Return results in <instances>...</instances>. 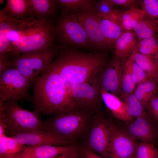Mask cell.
<instances>
[{
    "label": "cell",
    "mask_w": 158,
    "mask_h": 158,
    "mask_svg": "<svg viewBox=\"0 0 158 158\" xmlns=\"http://www.w3.org/2000/svg\"><path fill=\"white\" fill-rule=\"evenodd\" d=\"M107 62L105 53L59 49L52 66L60 75L68 89L73 85L92 80Z\"/></svg>",
    "instance_id": "cell-1"
},
{
    "label": "cell",
    "mask_w": 158,
    "mask_h": 158,
    "mask_svg": "<svg viewBox=\"0 0 158 158\" xmlns=\"http://www.w3.org/2000/svg\"><path fill=\"white\" fill-rule=\"evenodd\" d=\"M32 101L34 110L49 114L76 109L62 78L52 66L34 83Z\"/></svg>",
    "instance_id": "cell-2"
},
{
    "label": "cell",
    "mask_w": 158,
    "mask_h": 158,
    "mask_svg": "<svg viewBox=\"0 0 158 158\" xmlns=\"http://www.w3.org/2000/svg\"><path fill=\"white\" fill-rule=\"evenodd\" d=\"M8 36L10 56L49 47L55 41L52 23L32 16L13 19L12 28Z\"/></svg>",
    "instance_id": "cell-3"
},
{
    "label": "cell",
    "mask_w": 158,
    "mask_h": 158,
    "mask_svg": "<svg viewBox=\"0 0 158 158\" xmlns=\"http://www.w3.org/2000/svg\"><path fill=\"white\" fill-rule=\"evenodd\" d=\"M92 115L78 109L57 113L44 121L43 130L76 143L85 138Z\"/></svg>",
    "instance_id": "cell-4"
},
{
    "label": "cell",
    "mask_w": 158,
    "mask_h": 158,
    "mask_svg": "<svg viewBox=\"0 0 158 158\" xmlns=\"http://www.w3.org/2000/svg\"><path fill=\"white\" fill-rule=\"evenodd\" d=\"M53 25L59 49L93 50L90 40L75 14L62 13Z\"/></svg>",
    "instance_id": "cell-5"
},
{
    "label": "cell",
    "mask_w": 158,
    "mask_h": 158,
    "mask_svg": "<svg viewBox=\"0 0 158 158\" xmlns=\"http://www.w3.org/2000/svg\"><path fill=\"white\" fill-rule=\"evenodd\" d=\"M58 50L54 44L40 50L10 56V66L18 70L31 85L34 84L41 74L51 67Z\"/></svg>",
    "instance_id": "cell-6"
},
{
    "label": "cell",
    "mask_w": 158,
    "mask_h": 158,
    "mask_svg": "<svg viewBox=\"0 0 158 158\" xmlns=\"http://www.w3.org/2000/svg\"><path fill=\"white\" fill-rule=\"evenodd\" d=\"M1 102L6 117L3 122L0 123V127L4 128L5 132L13 136L31 131L43 130L44 121L40 113L22 108L17 101Z\"/></svg>",
    "instance_id": "cell-7"
},
{
    "label": "cell",
    "mask_w": 158,
    "mask_h": 158,
    "mask_svg": "<svg viewBox=\"0 0 158 158\" xmlns=\"http://www.w3.org/2000/svg\"><path fill=\"white\" fill-rule=\"evenodd\" d=\"M31 85L18 70L9 66L0 74V100L32 102V96L28 92Z\"/></svg>",
    "instance_id": "cell-8"
},
{
    "label": "cell",
    "mask_w": 158,
    "mask_h": 158,
    "mask_svg": "<svg viewBox=\"0 0 158 158\" xmlns=\"http://www.w3.org/2000/svg\"><path fill=\"white\" fill-rule=\"evenodd\" d=\"M111 124L99 108L92 116L89 130L83 145L104 158H109Z\"/></svg>",
    "instance_id": "cell-9"
},
{
    "label": "cell",
    "mask_w": 158,
    "mask_h": 158,
    "mask_svg": "<svg viewBox=\"0 0 158 158\" xmlns=\"http://www.w3.org/2000/svg\"><path fill=\"white\" fill-rule=\"evenodd\" d=\"M68 90L76 109L92 115L97 110L100 96L99 86L94 78L87 82L73 85Z\"/></svg>",
    "instance_id": "cell-10"
},
{
    "label": "cell",
    "mask_w": 158,
    "mask_h": 158,
    "mask_svg": "<svg viewBox=\"0 0 158 158\" xmlns=\"http://www.w3.org/2000/svg\"><path fill=\"white\" fill-rule=\"evenodd\" d=\"M125 61L114 56L107 62L102 71L95 77L100 89L118 97Z\"/></svg>",
    "instance_id": "cell-11"
},
{
    "label": "cell",
    "mask_w": 158,
    "mask_h": 158,
    "mask_svg": "<svg viewBox=\"0 0 158 158\" xmlns=\"http://www.w3.org/2000/svg\"><path fill=\"white\" fill-rule=\"evenodd\" d=\"M75 14L90 40L95 52L105 53L107 51L106 40L101 30L99 19L96 13L79 11Z\"/></svg>",
    "instance_id": "cell-12"
},
{
    "label": "cell",
    "mask_w": 158,
    "mask_h": 158,
    "mask_svg": "<svg viewBox=\"0 0 158 158\" xmlns=\"http://www.w3.org/2000/svg\"><path fill=\"white\" fill-rule=\"evenodd\" d=\"M109 158H128L135 156L138 143L128 133L111 124Z\"/></svg>",
    "instance_id": "cell-13"
},
{
    "label": "cell",
    "mask_w": 158,
    "mask_h": 158,
    "mask_svg": "<svg viewBox=\"0 0 158 158\" xmlns=\"http://www.w3.org/2000/svg\"><path fill=\"white\" fill-rule=\"evenodd\" d=\"M80 147L77 144L66 145H47L27 147L21 153L7 158H52L61 155L78 153Z\"/></svg>",
    "instance_id": "cell-14"
},
{
    "label": "cell",
    "mask_w": 158,
    "mask_h": 158,
    "mask_svg": "<svg viewBox=\"0 0 158 158\" xmlns=\"http://www.w3.org/2000/svg\"><path fill=\"white\" fill-rule=\"evenodd\" d=\"M17 142L29 146L44 145H66L76 143L56 137L44 130L30 132L11 136Z\"/></svg>",
    "instance_id": "cell-15"
},
{
    "label": "cell",
    "mask_w": 158,
    "mask_h": 158,
    "mask_svg": "<svg viewBox=\"0 0 158 158\" xmlns=\"http://www.w3.org/2000/svg\"><path fill=\"white\" fill-rule=\"evenodd\" d=\"M100 99L116 118L126 122L133 118L128 114L126 104L118 96L99 87Z\"/></svg>",
    "instance_id": "cell-16"
},
{
    "label": "cell",
    "mask_w": 158,
    "mask_h": 158,
    "mask_svg": "<svg viewBox=\"0 0 158 158\" xmlns=\"http://www.w3.org/2000/svg\"><path fill=\"white\" fill-rule=\"evenodd\" d=\"M127 132L135 140L143 142L152 143L154 140L153 129L146 116L136 118L129 125Z\"/></svg>",
    "instance_id": "cell-17"
},
{
    "label": "cell",
    "mask_w": 158,
    "mask_h": 158,
    "mask_svg": "<svg viewBox=\"0 0 158 158\" xmlns=\"http://www.w3.org/2000/svg\"><path fill=\"white\" fill-rule=\"evenodd\" d=\"M32 16L37 19L52 23L57 11V0H29Z\"/></svg>",
    "instance_id": "cell-18"
},
{
    "label": "cell",
    "mask_w": 158,
    "mask_h": 158,
    "mask_svg": "<svg viewBox=\"0 0 158 158\" xmlns=\"http://www.w3.org/2000/svg\"><path fill=\"white\" fill-rule=\"evenodd\" d=\"M136 37L133 32L123 31L115 42L114 56L126 61L136 45Z\"/></svg>",
    "instance_id": "cell-19"
},
{
    "label": "cell",
    "mask_w": 158,
    "mask_h": 158,
    "mask_svg": "<svg viewBox=\"0 0 158 158\" xmlns=\"http://www.w3.org/2000/svg\"><path fill=\"white\" fill-rule=\"evenodd\" d=\"M1 10L9 17L17 20L33 16L29 0H7Z\"/></svg>",
    "instance_id": "cell-20"
},
{
    "label": "cell",
    "mask_w": 158,
    "mask_h": 158,
    "mask_svg": "<svg viewBox=\"0 0 158 158\" xmlns=\"http://www.w3.org/2000/svg\"><path fill=\"white\" fill-rule=\"evenodd\" d=\"M99 24L105 38L107 50L114 48L117 39L123 31L120 25L109 19H99Z\"/></svg>",
    "instance_id": "cell-21"
},
{
    "label": "cell",
    "mask_w": 158,
    "mask_h": 158,
    "mask_svg": "<svg viewBox=\"0 0 158 158\" xmlns=\"http://www.w3.org/2000/svg\"><path fill=\"white\" fill-rule=\"evenodd\" d=\"M158 86L154 79H148L138 84L134 94L144 109H147L151 98L157 93Z\"/></svg>",
    "instance_id": "cell-22"
},
{
    "label": "cell",
    "mask_w": 158,
    "mask_h": 158,
    "mask_svg": "<svg viewBox=\"0 0 158 158\" xmlns=\"http://www.w3.org/2000/svg\"><path fill=\"white\" fill-rule=\"evenodd\" d=\"M13 19L0 11V57L10 55L8 34L11 29Z\"/></svg>",
    "instance_id": "cell-23"
},
{
    "label": "cell",
    "mask_w": 158,
    "mask_h": 158,
    "mask_svg": "<svg viewBox=\"0 0 158 158\" xmlns=\"http://www.w3.org/2000/svg\"><path fill=\"white\" fill-rule=\"evenodd\" d=\"M26 147L12 137L5 134L0 137V158L13 157L23 152Z\"/></svg>",
    "instance_id": "cell-24"
},
{
    "label": "cell",
    "mask_w": 158,
    "mask_h": 158,
    "mask_svg": "<svg viewBox=\"0 0 158 158\" xmlns=\"http://www.w3.org/2000/svg\"><path fill=\"white\" fill-rule=\"evenodd\" d=\"M145 16V12L141 9H129L121 13L119 25L123 31H131Z\"/></svg>",
    "instance_id": "cell-25"
},
{
    "label": "cell",
    "mask_w": 158,
    "mask_h": 158,
    "mask_svg": "<svg viewBox=\"0 0 158 158\" xmlns=\"http://www.w3.org/2000/svg\"><path fill=\"white\" fill-rule=\"evenodd\" d=\"M58 5L63 9L62 13L80 10L97 13V2L90 0H58Z\"/></svg>",
    "instance_id": "cell-26"
},
{
    "label": "cell",
    "mask_w": 158,
    "mask_h": 158,
    "mask_svg": "<svg viewBox=\"0 0 158 158\" xmlns=\"http://www.w3.org/2000/svg\"><path fill=\"white\" fill-rule=\"evenodd\" d=\"M138 40L158 37V28L146 15L132 30Z\"/></svg>",
    "instance_id": "cell-27"
},
{
    "label": "cell",
    "mask_w": 158,
    "mask_h": 158,
    "mask_svg": "<svg viewBox=\"0 0 158 158\" xmlns=\"http://www.w3.org/2000/svg\"><path fill=\"white\" fill-rule=\"evenodd\" d=\"M132 54L134 60L146 74L148 79H154L155 71L154 59L139 52L137 49L136 45Z\"/></svg>",
    "instance_id": "cell-28"
},
{
    "label": "cell",
    "mask_w": 158,
    "mask_h": 158,
    "mask_svg": "<svg viewBox=\"0 0 158 158\" xmlns=\"http://www.w3.org/2000/svg\"><path fill=\"white\" fill-rule=\"evenodd\" d=\"M138 51L153 59H158V37H154L137 41Z\"/></svg>",
    "instance_id": "cell-29"
},
{
    "label": "cell",
    "mask_w": 158,
    "mask_h": 158,
    "mask_svg": "<svg viewBox=\"0 0 158 158\" xmlns=\"http://www.w3.org/2000/svg\"><path fill=\"white\" fill-rule=\"evenodd\" d=\"M122 100L126 105L128 114L133 118L146 116L144 107L133 93L125 97Z\"/></svg>",
    "instance_id": "cell-30"
},
{
    "label": "cell",
    "mask_w": 158,
    "mask_h": 158,
    "mask_svg": "<svg viewBox=\"0 0 158 158\" xmlns=\"http://www.w3.org/2000/svg\"><path fill=\"white\" fill-rule=\"evenodd\" d=\"M124 66L131 73L136 84L144 82L148 79L146 74L134 60L132 53L126 60Z\"/></svg>",
    "instance_id": "cell-31"
},
{
    "label": "cell",
    "mask_w": 158,
    "mask_h": 158,
    "mask_svg": "<svg viewBox=\"0 0 158 158\" xmlns=\"http://www.w3.org/2000/svg\"><path fill=\"white\" fill-rule=\"evenodd\" d=\"M139 4L146 15L158 28V0H140Z\"/></svg>",
    "instance_id": "cell-32"
},
{
    "label": "cell",
    "mask_w": 158,
    "mask_h": 158,
    "mask_svg": "<svg viewBox=\"0 0 158 158\" xmlns=\"http://www.w3.org/2000/svg\"><path fill=\"white\" fill-rule=\"evenodd\" d=\"M136 85L131 73L123 66L120 95L121 92L123 99L133 93Z\"/></svg>",
    "instance_id": "cell-33"
},
{
    "label": "cell",
    "mask_w": 158,
    "mask_h": 158,
    "mask_svg": "<svg viewBox=\"0 0 158 158\" xmlns=\"http://www.w3.org/2000/svg\"><path fill=\"white\" fill-rule=\"evenodd\" d=\"M135 156L137 158H158V151L152 143L138 144Z\"/></svg>",
    "instance_id": "cell-34"
},
{
    "label": "cell",
    "mask_w": 158,
    "mask_h": 158,
    "mask_svg": "<svg viewBox=\"0 0 158 158\" xmlns=\"http://www.w3.org/2000/svg\"><path fill=\"white\" fill-rule=\"evenodd\" d=\"M97 15L99 19L107 18L112 13L114 8L109 0H99L97 2Z\"/></svg>",
    "instance_id": "cell-35"
},
{
    "label": "cell",
    "mask_w": 158,
    "mask_h": 158,
    "mask_svg": "<svg viewBox=\"0 0 158 158\" xmlns=\"http://www.w3.org/2000/svg\"><path fill=\"white\" fill-rule=\"evenodd\" d=\"M113 7L119 6L128 9L132 8H138L139 1L137 0H109Z\"/></svg>",
    "instance_id": "cell-36"
},
{
    "label": "cell",
    "mask_w": 158,
    "mask_h": 158,
    "mask_svg": "<svg viewBox=\"0 0 158 158\" xmlns=\"http://www.w3.org/2000/svg\"><path fill=\"white\" fill-rule=\"evenodd\" d=\"M147 109L149 114L155 120L158 121V95H156L150 100Z\"/></svg>",
    "instance_id": "cell-37"
},
{
    "label": "cell",
    "mask_w": 158,
    "mask_h": 158,
    "mask_svg": "<svg viewBox=\"0 0 158 158\" xmlns=\"http://www.w3.org/2000/svg\"><path fill=\"white\" fill-rule=\"evenodd\" d=\"M79 153L81 158H104L84 145L80 147Z\"/></svg>",
    "instance_id": "cell-38"
},
{
    "label": "cell",
    "mask_w": 158,
    "mask_h": 158,
    "mask_svg": "<svg viewBox=\"0 0 158 158\" xmlns=\"http://www.w3.org/2000/svg\"><path fill=\"white\" fill-rule=\"evenodd\" d=\"M9 55L0 57V74L11 66Z\"/></svg>",
    "instance_id": "cell-39"
},
{
    "label": "cell",
    "mask_w": 158,
    "mask_h": 158,
    "mask_svg": "<svg viewBox=\"0 0 158 158\" xmlns=\"http://www.w3.org/2000/svg\"><path fill=\"white\" fill-rule=\"evenodd\" d=\"M155 65V71L154 79L158 85V59H154Z\"/></svg>",
    "instance_id": "cell-40"
},
{
    "label": "cell",
    "mask_w": 158,
    "mask_h": 158,
    "mask_svg": "<svg viewBox=\"0 0 158 158\" xmlns=\"http://www.w3.org/2000/svg\"><path fill=\"white\" fill-rule=\"evenodd\" d=\"M65 158H81L79 152L69 155Z\"/></svg>",
    "instance_id": "cell-41"
},
{
    "label": "cell",
    "mask_w": 158,
    "mask_h": 158,
    "mask_svg": "<svg viewBox=\"0 0 158 158\" xmlns=\"http://www.w3.org/2000/svg\"><path fill=\"white\" fill-rule=\"evenodd\" d=\"M70 155H63L59 156L52 158H65L67 156Z\"/></svg>",
    "instance_id": "cell-42"
},
{
    "label": "cell",
    "mask_w": 158,
    "mask_h": 158,
    "mask_svg": "<svg viewBox=\"0 0 158 158\" xmlns=\"http://www.w3.org/2000/svg\"><path fill=\"white\" fill-rule=\"evenodd\" d=\"M137 158L136 156H133V157H130V158Z\"/></svg>",
    "instance_id": "cell-43"
},
{
    "label": "cell",
    "mask_w": 158,
    "mask_h": 158,
    "mask_svg": "<svg viewBox=\"0 0 158 158\" xmlns=\"http://www.w3.org/2000/svg\"><path fill=\"white\" fill-rule=\"evenodd\" d=\"M157 86H158L157 91V92L156 95H158V85H157Z\"/></svg>",
    "instance_id": "cell-44"
},
{
    "label": "cell",
    "mask_w": 158,
    "mask_h": 158,
    "mask_svg": "<svg viewBox=\"0 0 158 158\" xmlns=\"http://www.w3.org/2000/svg\"></svg>",
    "instance_id": "cell-45"
}]
</instances>
